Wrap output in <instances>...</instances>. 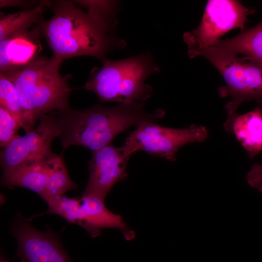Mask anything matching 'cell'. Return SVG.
Masks as SVG:
<instances>
[{
  "label": "cell",
  "instance_id": "24",
  "mask_svg": "<svg viewBox=\"0 0 262 262\" xmlns=\"http://www.w3.org/2000/svg\"><path fill=\"white\" fill-rule=\"evenodd\" d=\"M0 262H10L3 260V259H1Z\"/></svg>",
  "mask_w": 262,
  "mask_h": 262
},
{
  "label": "cell",
  "instance_id": "21",
  "mask_svg": "<svg viewBox=\"0 0 262 262\" xmlns=\"http://www.w3.org/2000/svg\"><path fill=\"white\" fill-rule=\"evenodd\" d=\"M20 125L5 109L0 106V146L6 147L18 134Z\"/></svg>",
  "mask_w": 262,
  "mask_h": 262
},
{
  "label": "cell",
  "instance_id": "19",
  "mask_svg": "<svg viewBox=\"0 0 262 262\" xmlns=\"http://www.w3.org/2000/svg\"><path fill=\"white\" fill-rule=\"evenodd\" d=\"M47 203L48 210L46 213L58 215L69 223L81 226L82 214L80 197L62 195Z\"/></svg>",
  "mask_w": 262,
  "mask_h": 262
},
{
  "label": "cell",
  "instance_id": "23",
  "mask_svg": "<svg viewBox=\"0 0 262 262\" xmlns=\"http://www.w3.org/2000/svg\"><path fill=\"white\" fill-rule=\"evenodd\" d=\"M42 0H0V7H16L24 10L31 9L39 6Z\"/></svg>",
  "mask_w": 262,
  "mask_h": 262
},
{
  "label": "cell",
  "instance_id": "4",
  "mask_svg": "<svg viewBox=\"0 0 262 262\" xmlns=\"http://www.w3.org/2000/svg\"><path fill=\"white\" fill-rule=\"evenodd\" d=\"M102 66L94 67L83 88L93 92L103 102L119 104L144 102L153 93L145 82L152 74L160 71L149 53L121 60L104 58Z\"/></svg>",
  "mask_w": 262,
  "mask_h": 262
},
{
  "label": "cell",
  "instance_id": "3",
  "mask_svg": "<svg viewBox=\"0 0 262 262\" xmlns=\"http://www.w3.org/2000/svg\"><path fill=\"white\" fill-rule=\"evenodd\" d=\"M63 62L53 55L49 58L40 55L22 67L0 73L13 83L33 129L43 115L70 107V76L60 74Z\"/></svg>",
  "mask_w": 262,
  "mask_h": 262
},
{
  "label": "cell",
  "instance_id": "10",
  "mask_svg": "<svg viewBox=\"0 0 262 262\" xmlns=\"http://www.w3.org/2000/svg\"><path fill=\"white\" fill-rule=\"evenodd\" d=\"M21 262H72L57 237L48 230L40 231L29 221H18L12 229Z\"/></svg>",
  "mask_w": 262,
  "mask_h": 262
},
{
  "label": "cell",
  "instance_id": "20",
  "mask_svg": "<svg viewBox=\"0 0 262 262\" xmlns=\"http://www.w3.org/2000/svg\"><path fill=\"white\" fill-rule=\"evenodd\" d=\"M72 1L77 6L82 7L101 18L112 30L115 31L118 23L116 14L118 2L115 0H76Z\"/></svg>",
  "mask_w": 262,
  "mask_h": 262
},
{
  "label": "cell",
  "instance_id": "15",
  "mask_svg": "<svg viewBox=\"0 0 262 262\" xmlns=\"http://www.w3.org/2000/svg\"><path fill=\"white\" fill-rule=\"evenodd\" d=\"M213 46L229 54L243 55L262 64V21L235 36L220 39Z\"/></svg>",
  "mask_w": 262,
  "mask_h": 262
},
{
  "label": "cell",
  "instance_id": "7",
  "mask_svg": "<svg viewBox=\"0 0 262 262\" xmlns=\"http://www.w3.org/2000/svg\"><path fill=\"white\" fill-rule=\"evenodd\" d=\"M251 13L238 0H208L198 27L183 34L189 56L213 46L231 30L240 28L244 31L247 16Z\"/></svg>",
  "mask_w": 262,
  "mask_h": 262
},
{
  "label": "cell",
  "instance_id": "13",
  "mask_svg": "<svg viewBox=\"0 0 262 262\" xmlns=\"http://www.w3.org/2000/svg\"><path fill=\"white\" fill-rule=\"evenodd\" d=\"M82 212L81 226L92 237L98 236L104 229L119 230L126 240H132L135 232L124 222L121 216L109 210L103 199L92 195H82L80 197Z\"/></svg>",
  "mask_w": 262,
  "mask_h": 262
},
{
  "label": "cell",
  "instance_id": "12",
  "mask_svg": "<svg viewBox=\"0 0 262 262\" xmlns=\"http://www.w3.org/2000/svg\"><path fill=\"white\" fill-rule=\"evenodd\" d=\"M59 156L54 153L3 170L1 182L8 187L20 186L40 196L44 191Z\"/></svg>",
  "mask_w": 262,
  "mask_h": 262
},
{
  "label": "cell",
  "instance_id": "2",
  "mask_svg": "<svg viewBox=\"0 0 262 262\" xmlns=\"http://www.w3.org/2000/svg\"><path fill=\"white\" fill-rule=\"evenodd\" d=\"M62 133L59 138L64 148L72 145L86 147L92 152L111 143L118 134L132 126L162 118L165 111L147 112L144 102L121 103L114 107L96 105L84 110L69 107L58 112Z\"/></svg>",
  "mask_w": 262,
  "mask_h": 262
},
{
  "label": "cell",
  "instance_id": "11",
  "mask_svg": "<svg viewBox=\"0 0 262 262\" xmlns=\"http://www.w3.org/2000/svg\"><path fill=\"white\" fill-rule=\"evenodd\" d=\"M41 37L37 24L27 32L0 41V73L22 67L40 56Z\"/></svg>",
  "mask_w": 262,
  "mask_h": 262
},
{
  "label": "cell",
  "instance_id": "14",
  "mask_svg": "<svg viewBox=\"0 0 262 262\" xmlns=\"http://www.w3.org/2000/svg\"><path fill=\"white\" fill-rule=\"evenodd\" d=\"M223 127L234 135L249 158H254L262 151V108L227 117Z\"/></svg>",
  "mask_w": 262,
  "mask_h": 262
},
{
  "label": "cell",
  "instance_id": "8",
  "mask_svg": "<svg viewBox=\"0 0 262 262\" xmlns=\"http://www.w3.org/2000/svg\"><path fill=\"white\" fill-rule=\"evenodd\" d=\"M33 130L24 136L17 135L0 153V165L8 169L25 162L41 159L52 153L53 140L62 133V124L57 111L41 116Z\"/></svg>",
  "mask_w": 262,
  "mask_h": 262
},
{
  "label": "cell",
  "instance_id": "16",
  "mask_svg": "<svg viewBox=\"0 0 262 262\" xmlns=\"http://www.w3.org/2000/svg\"><path fill=\"white\" fill-rule=\"evenodd\" d=\"M47 8V0H42L39 6L33 9L13 14L0 12V41L29 31L43 18V13Z\"/></svg>",
  "mask_w": 262,
  "mask_h": 262
},
{
  "label": "cell",
  "instance_id": "5",
  "mask_svg": "<svg viewBox=\"0 0 262 262\" xmlns=\"http://www.w3.org/2000/svg\"><path fill=\"white\" fill-rule=\"evenodd\" d=\"M209 61L222 75L225 84L218 89L221 98L230 100L225 105L227 117L235 114L244 101L262 103V64L246 56L238 57L213 46L193 53Z\"/></svg>",
  "mask_w": 262,
  "mask_h": 262
},
{
  "label": "cell",
  "instance_id": "17",
  "mask_svg": "<svg viewBox=\"0 0 262 262\" xmlns=\"http://www.w3.org/2000/svg\"><path fill=\"white\" fill-rule=\"evenodd\" d=\"M0 106L7 110L26 133L33 130L21 105L16 90L11 81L0 74Z\"/></svg>",
  "mask_w": 262,
  "mask_h": 262
},
{
  "label": "cell",
  "instance_id": "18",
  "mask_svg": "<svg viewBox=\"0 0 262 262\" xmlns=\"http://www.w3.org/2000/svg\"><path fill=\"white\" fill-rule=\"evenodd\" d=\"M78 185L70 179L63 158L59 156L47 184L40 196L47 203L67 191L77 190Z\"/></svg>",
  "mask_w": 262,
  "mask_h": 262
},
{
  "label": "cell",
  "instance_id": "6",
  "mask_svg": "<svg viewBox=\"0 0 262 262\" xmlns=\"http://www.w3.org/2000/svg\"><path fill=\"white\" fill-rule=\"evenodd\" d=\"M208 137V131L203 126L192 124L184 129H173L147 122L130 132L123 146L131 156L142 150L174 162L181 147L188 143L203 142Z\"/></svg>",
  "mask_w": 262,
  "mask_h": 262
},
{
  "label": "cell",
  "instance_id": "9",
  "mask_svg": "<svg viewBox=\"0 0 262 262\" xmlns=\"http://www.w3.org/2000/svg\"><path fill=\"white\" fill-rule=\"evenodd\" d=\"M92 152L89 179L82 195H92L104 199L115 184L127 178L131 156L124 146L115 147L112 143Z\"/></svg>",
  "mask_w": 262,
  "mask_h": 262
},
{
  "label": "cell",
  "instance_id": "1",
  "mask_svg": "<svg viewBox=\"0 0 262 262\" xmlns=\"http://www.w3.org/2000/svg\"><path fill=\"white\" fill-rule=\"evenodd\" d=\"M47 7L52 16L48 20L42 19L37 25L52 55L63 61L82 56L101 61L114 49L126 46L101 18L72 0H48Z\"/></svg>",
  "mask_w": 262,
  "mask_h": 262
},
{
  "label": "cell",
  "instance_id": "22",
  "mask_svg": "<svg viewBox=\"0 0 262 262\" xmlns=\"http://www.w3.org/2000/svg\"><path fill=\"white\" fill-rule=\"evenodd\" d=\"M248 183L262 193V163H256L251 167L246 175Z\"/></svg>",
  "mask_w": 262,
  "mask_h": 262
}]
</instances>
